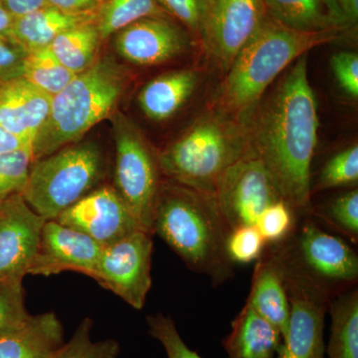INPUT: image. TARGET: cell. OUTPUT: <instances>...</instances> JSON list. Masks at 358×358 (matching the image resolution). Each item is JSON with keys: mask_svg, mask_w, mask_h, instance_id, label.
Here are the masks:
<instances>
[{"mask_svg": "<svg viewBox=\"0 0 358 358\" xmlns=\"http://www.w3.org/2000/svg\"><path fill=\"white\" fill-rule=\"evenodd\" d=\"M214 196L230 231L256 226L263 212L282 199L263 162L252 152L223 174Z\"/></svg>", "mask_w": 358, "mask_h": 358, "instance_id": "11", "label": "cell"}, {"mask_svg": "<svg viewBox=\"0 0 358 358\" xmlns=\"http://www.w3.org/2000/svg\"><path fill=\"white\" fill-rule=\"evenodd\" d=\"M199 83V74L193 70H178L160 75L141 89L138 106L152 121H167L192 98Z\"/></svg>", "mask_w": 358, "mask_h": 358, "instance_id": "21", "label": "cell"}, {"mask_svg": "<svg viewBox=\"0 0 358 358\" xmlns=\"http://www.w3.org/2000/svg\"><path fill=\"white\" fill-rule=\"evenodd\" d=\"M33 162L32 147L0 155V202L22 193Z\"/></svg>", "mask_w": 358, "mask_h": 358, "instance_id": "32", "label": "cell"}, {"mask_svg": "<svg viewBox=\"0 0 358 358\" xmlns=\"http://www.w3.org/2000/svg\"><path fill=\"white\" fill-rule=\"evenodd\" d=\"M115 145V188L133 214L138 227L154 235L155 207L162 176L159 155L138 127L126 115L113 117Z\"/></svg>", "mask_w": 358, "mask_h": 358, "instance_id": "8", "label": "cell"}, {"mask_svg": "<svg viewBox=\"0 0 358 358\" xmlns=\"http://www.w3.org/2000/svg\"><path fill=\"white\" fill-rule=\"evenodd\" d=\"M296 214L286 202L279 199L263 212L256 224L266 244H275L282 241L296 222Z\"/></svg>", "mask_w": 358, "mask_h": 358, "instance_id": "34", "label": "cell"}, {"mask_svg": "<svg viewBox=\"0 0 358 358\" xmlns=\"http://www.w3.org/2000/svg\"><path fill=\"white\" fill-rule=\"evenodd\" d=\"M28 52L8 34H0V84L23 77Z\"/></svg>", "mask_w": 358, "mask_h": 358, "instance_id": "36", "label": "cell"}, {"mask_svg": "<svg viewBox=\"0 0 358 358\" xmlns=\"http://www.w3.org/2000/svg\"><path fill=\"white\" fill-rule=\"evenodd\" d=\"M147 324L148 333L162 343L167 358H202L186 345L176 329V322L169 315L162 313L148 315Z\"/></svg>", "mask_w": 358, "mask_h": 358, "instance_id": "33", "label": "cell"}, {"mask_svg": "<svg viewBox=\"0 0 358 358\" xmlns=\"http://www.w3.org/2000/svg\"><path fill=\"white\" fill-rule=\"evenodd\" d=\"M230 229L215 196L166 178L155 207L154 234L159 235L190 270L219 287L235 275L227 251Z\"/></svg>", "mask_w": 358, "mask_h": 358, "instance_id": "2", "label": "cell"}, {"mask_svg": "<svg viewBox=\"0 0 358 358\" xmlns=\"http://www.w3.org/2000/svg\"><path fill=\"white\" fill-rule=\"evenodd\" d=\"M282 343L281 331L248 303L232 320L231 333L223 341L229 358H278Z\"/></svg>", "mask_w": 358, "mask_h": 358, "instance_id": "19", "label": "cell"}, {"mask_svg": "<svg viewBox=\"0 0 358 358\" xmlns=\"http://www.w3.org/2000/svg\"><path fill=\"white\" fill-rule=\"evenodd\" d=\"M28 147H32V143L0 126V155L17 152Z\"/></svg>", "mask_w": 358, "mask_h": 358, "instance_id": "41", "label": "cell"}, {"mask_svg": "<svg viewBox=\"0 0 358 358\" xmlns=\"http://www.w3.org/2000/svg\"><path fill=\"white\" fill-rule=\"evenodd\" d=\"M31 317L26 308L22 281H0V339L20 331Z\"/></svg>", "mask_w": 358, "mask_h": 358, "instance_id": "31", "label": "cell"}, {"mask_svg": "<svg viewBox=\"0 0 358 358\" xmlns=\"http://www.w3.org/2000/svg\"><path fill=\"white\" fill-rule=\"evenodd\" d=\"M331 70L339 88L353 100L358 98V56L355 52L341 51L331 59Z\"/></svg>", "mask_w": 358, "mask_h": 358, "instance_id": "38", "label": "cell"}, {"mask_svg": "<svg viewBox=\"0 0 358 358\" xmlns=\"http://www.w3.org/2000/svg\"><path fill=\"white\" fill-rule=\"evenodd\" d=\"M341 10L348 18V22L355 27L358 20V0H338Z\"/></svg>", "mask_w": 358, "mask_h": 358, "instance_id": "42", "label": "cell"}, {"mask_svg": "<svg viewBox=\"0 0 358 358\" xmlns=\"http://www.w3.org/2000/svg\"><path fill=\"white\" fill-rule=\"evenodd\" d=\"M246 303L259 315L281 331L288 333L289 301L286 277L279 259L270 245L256 261Z\"/></svg>", "mask_w": 358, "mask_h": 358, "instance_id": "18", "label": "cell"}, {"mask_svg": "<svg viewBox=\"0 0 358 358\" xmlns=\"http://www.w3.org/2000/svg\"><path fill=\"white\" fill-rule=\"evenodd\" d=\"M252 154L296 216L310 213L312 166L319 138L307 54L294 61L242 122Z\"/></svg>", "mask_w": 358, "mask_h": 358, "instance_id": "1", "label": "cell"}, {"mask_svg": "<svg viewBox=\"0 0 358 358\" xmlns=\"http://www.w3.org/2000/svg\"><path fill=\"white\" fill-rule=\"evenodd\" d=\"M266 242L256 226H244L231 231L227 239V251L231 261L249 264L262 255Z\"/></svg>", "mask_w": 358, "mask_h": 358, "instance_id": "35", "label": "cell"}, {"mask_svg": "<svg viewBox=\"0 0 358 358\" xmlns=\"http://www.w3.org/2000/svg\"><path fill=\"white\" fill-rule=\"evenodd\" d=\"M284 272L289 319L288 333L278 358H327L324 329L331 300L307 282Z\"/></svg>", "mask_w": 358, "mask_h": 358, "instance_id": "13", "label": "cell"}, {"mask_svg": "<svg viewBox=\"0 0 358 358\" xmlns=\"http://www.w3.org/2000/svg\"><path fill=\"white\" fill-rule=\"evenodd\" d=\"M343 32L301 31L268 14L238 54L216 94L213 109L242 122L266 92L296 59L315 47L341 38Z\"/></svg>", "mask_w": 358, "mask_h": 358, "instance_id": "3", "label": "cell"}, {"mask_svg": "<svg viewBox=\"0 0 358 358\" xmlns=\"http://www.w3.org/2000/svg\"><path fill=\"white\" fill-rule=\"evenodd\" d=\"M126 70L112 57L98 59L52 99L50 113L33 143L34 160L78 143L114 114L128 85Z\"/></svg>", "mask_w": 358, "mask_h": 358, "instance_id": "4", "label": "cell"}, {"mask_svg": "<svg viewBox=\"0 0 358 358\" xmlns=\"http://www.w3.org/2000/svg\"><path fill=\"white\" fill-rule=\"evenodd\" d=\"M45 222L20 193L0 202V281H22L29 274Z\"/></svg>", "mask_w": 358, "mask_h": 358, "instance_id": "12", "label": "cell"}, {"mask_svg": "<svg viewBox=\"0 0 358 358\" xmlns=\"http://www.w3.org/2000/svg\"><path fill=\"white\" fill-rule=\"evenodd\" d=\"M102 250L100 244L83 233L56 220H46L29 274L49 277L72 271L92 278Z\"/></svg>", "mask_w": 358, "mask_h": 358, "instance_id": "15", "label": "cell"}, {"mask_svg": "<svg viewBox=\"0 0 358 358\" xmlns=\"http://www.w3.org/2000/svg\"><path fill=\"white\" fill-rule=\"evenodd\" d=\"M358 182V145L336 152L327 160L320 169L317 182L312 185L313 192H324L334 188L357 187Z\"/></svg>", "mask_w": 358, "mask_h": 358, "instance_id": "30", "label": "cell"}, {"mask_svg": "<svg viewBox=\"0 0 358 358\" xmlns=\"http://www.w3.org/2000/svg\"><path fill=\"white\" fill-rule=\"evenodd\" d=\"M55 220L83 233L102 247L109 246L140 229L133 214L112 185L99 186Z\"/></svg>", "mask_w": 358, "mask_h": 358, "instance_id": "14", "label": "cell"}, {"mask_svg": "<svg viewBox=\"0 0 358 358\" xmlns=\"http://www.w3.org/2000/svg\"><path fill=\"white\" fill-rule=\"evenodd\" d=\"M251 152L243 124L212 109L157 155L164 178L214 195L223 174Z\"/></svg>", "mask_w": 358, "mask_h": 358, "instance_id": "5", "label": "cell"}, {"mask_svg": "<svg viewBox=\"0 0 358 358\" xmlns=\"http://www.w3.org/2000/svg\"><path fill=\"white\" fill-rule=\"evenodd\" d=\"M267 14L263 0H204L199 39L224 75Z\"/></svg>", "mask_w": 358, "mask_h": 358, "instance_id": "9", "label": "cell"}, {"mask_svg": "<svg viewBox=\"0 0 358 358\" xmlns=\"http://www.w3.org/2000/svg\"><path fill=\"white\" fill-rule=\"evenodd\" d=\"M150 17L169 16L155 0H107L96 13V25L103 41L136 21Z\"/></svg>", "mask_w": 358, "mask_h": 358, "instance_id": "26", "label": "cell"}, {"mask_svg": "<svg viewBox=\"0 0 358 358\" xmlns=\"http://www.w3.org/2000/svg\"><path fill=\"white\" fill-rule=\"evenodd\" d=\"M93 326L91 317L82 320L72 338L49 358H117L121 350L120 343L112 338L94 341L92 339Z\"/></svg>", "mask_w": 358, "mask_h": 358, "instance_id": "29", "label": "cell"}, {"mask_svg": "<svg viewBox=\"0 0 358 358\" xmlns=\"http://www.w3.org/2000/svg\"><path fill=\"white\" fill-rule=\"evenodd\" d=\"M331 338L327 358H358V289L339 294L329 301Z\"/></svg>", "mask_w": 358, "mask_h": 358, "instance_id": "24", "label": "cell"}, {"mask_svg": "<svg viewBox=\"0 0 358 358\" xmlns=\"http://www.w3.org/2000/svg\"><path fill=\"white\" fill-rule=\"evenodd\" d=\"M23 77L44 93L57 95L76 77L57 58L49 47L29 52L26 57Z\"/></svg>", "mask_w": 358, "mask_h": 358, "instance_id": "28", "label": "cell"}, {"mask_svg": "<svg viewBox=\"0 0 358 358\" xmlns=\"http://www.w3.org/2000/svg\"><path fill=\"white\" fill-rule=\"evenodd\" d=\"M152 236L138 229L103 247L92 277L138 310L145 307L152 288Z\"/></svg>", "mask_w": 358, "mask_h": 358, "instance_id": "10", "label": "cell"}, {"mask_svg": "<svg viewBox=\"0 0 358 358\" xmlns=\"http://www.w3.org/2000/svg\"><path fill=\"white\" fill-rule=\"evenodd\" d=\"M169 16H173L199 39L204 0H155Z\"/></svg>", "mask_w": 358, "mask_h": 358, "instance_id": "37", "label": "cell"}, {"mask_svg": "<svg viewBox=\"0 0 358 358\" xmlns=\"http://www.w3.org/2000/svg\"><path fill=\"white\" fill-rule=\"evenodd\" d=\"M189 44L186 33L169 18L136 21L115 37V50L124 60L138 66H155L183 53Z\"/></svg>", "mask_w": 358, "mask_h": 358, "instance_id": "16", "label": "cell"}, {"mask_svg": "<svg viewBox=\"0 0 358 358\" xmlns=\"http://www.w3.org/2000/svg\"><path fill=\"white\" fill-rule=\"evenodd\" d=\"M106 1L107 0H47V3L68 13L96 15Z\"/></svg>", "mask_w": 358, "mask_h": 358, "instance_id": "39", "label": "cell"}, {"mask_svg": "<svg viewBox=\"0 0 358 358\" xmlns=\"http://www.w3.org/2000/svg\"><path fill=\"white\" fill-rule=\"evenodd\" d=\"M0 4L14 17H20L48 6L47 0H0Z\"/></svg>", "mask_w": 358, "mask_h": 358, "instance_id": "40", "label": "cell"}, {"mask_svg": "<svg viewBox=\"0 0 358 358\" xmlns=\"http://www.w3.org/2000/svg\"><path fill=\"white\" fill-rule=\"evenodd\" d=\"M14 16L0 4V34H8L13 24Z\"/></svg>", "mask_w": 358, "mask_h": 358, "instance_id": "43", "label": "cell"}, {"mask_svg": "<svg viewBox=\"0 0 358 358\" xmlns=\"http://www.w3.org/2000/svg\"><path fill=\"white\" fill-rule=\"evenodd\" d=\"M350 244L305 214L296 216L293 230L282 241L267 245L287 273L333 300L357 287L358 255Z\"/></svg>", "mask_w": 358, "mask_h": 358, "instance_id": "6", "label": "cell"}, {"mask_svg": "<svg viewBox=\"0 0 358 358\" xmlns=\"http://www.w3.org/2000/svg\"><path fill=\"white\" fill-rule=\"evenodd\" d=\"M101 41L96 22L92 21L61 33L48 47L67 69L78 75L95 64Z\"/></svg>", "mask_w": 358, "mask_h": 358, "instance_id": "25", "label": "cell"}, {"mask_svg": "<svg viewBox=\"0 0 358 358\" xmlns=\"http://www.w3.org/2000/svg\"><path fill=\"white\" fill-rule=\"evenodd\" d=\"M96 15L65 13L47 6L32 13L14 17L9 36L29 52L48 47L61 33L83 23L95 21Z\"/></svg>", "mask_w": 358, "mask_h": 358, "instance_id": "23", "label": "cell"}, {"mask_svg": "<svg viewBox=\"0 0 358 358\" xmlns=\"http://www.w3.org/2000/svg\"><path fill=\"white\" fill-rule=\"evenodd\" d=\"M56 313L32 315L22 329L0 339V358H49L64 343Z\"/></svg>", "mask_w": 358, "mask_h": 358, "instance_id": "22", "label": "cell"}, {"mask_svg": "<svg viewBox=\"0 0 358 358\" xmlns=\"http://www.w3.org/2000/svg\"><path fill=\"white\" fill-rule=\"evenodd\" d=\"M106 162L94 141H78L34 160L22 195L45 220L62 212L101 186Z\"/></svg>", "mask_w": 358, "mask_h": 358, "instance_id": "7", "label": "cell"}, {"mask_svg": "<svg viewBox=\"0 0 358 358\" xmlns=\"http://www.w3.org/2000/svg\"><path fill=\"white\" fill-rule=\"evenodd\" d=\"M267 13L282 24L301 31L345 32L353 27L338 0H263Z\"/></svg>", "mask_w": 358, "mask_h": 358, "instance_id": "20", "label": "cell"}, {"mask_svg": "<svg viewBox=\"0 0 358 358\" xmlns=\"http://www.w3.org/2000/svg\"><path fill=\"white\" fill-rule=\"evenodd\" d=\"M52 99L24 77L0 84V126L33 145L50 113Z\"/></svg>", "mask_w": 358, "mask_h": 358, "instance_id": "17", "label": "cell"}, {"mask_svg": "<svg viewBox=\"0 0 358 358\" xmlns=\"http://www.w3.org/2000/svg\"><path fill=\"white\" fill-rule=\"evenodd\" d=\"M310 215L338 233L350 243L358 244V190L352 187L326 204L310 208Z\"/></svg>", "mask_w": 358, "mask_h": 358, "instance_id": "27", "label": "cell"}]
</instances>
